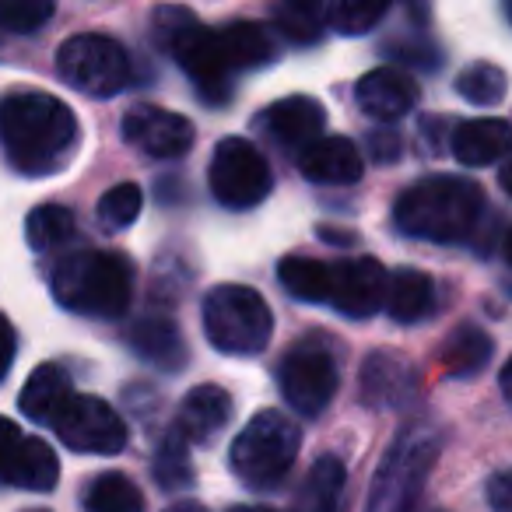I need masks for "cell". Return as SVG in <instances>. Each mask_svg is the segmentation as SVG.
Here are the masks:
<instances>
[{
    "label": "cell",
    "mask_w": 512,
    "mask_h": 512,
    "mask_svg": "<svg viewBox=\"0 0 512 512\" xmlns=\"http://www.w3.org/2000/svg\"><path fill=\"white\" fill-rule=\"evenodd\" d=\"M0 148L25 176H50L78 148V120L46 92H11L0 99Z\"/></svg>",
    "instance_id": "cell-1"
},
{
    "label": "cell",
    "mask_w": 512,
    "mask_h": 512,
    "mask_svg": "<svg viewBox=\"0 0 512 512\" xmlns=\"http://www.w3.org/2000/svg\"><path fill=\"white\" fill-rule=\"evenodd\" d=\"M484 211V193L474 179L428 176L400 193L393 221L404 235L428 242H460L474 232Z\"/></svg>",
    "instance_id": "cell-2"
},
{
    "label": "cell",
    "mask_w": 512,
    "mask_h": 512,
    "mask_svg": "<svg viewBox=\"0 0 512 512\" xmlns=\"http://www.w3.org/2000/svg\"><path fill=\"white\" fill-rule=\"evenodd\" d=\"M53 299L81 316H123L134 299V264L113 249H78L53 271Z\"/></svg>",
    "instance_id": "cell-3"
},
{
    "label": "cell",
    "mask_w": 512,
    "mask_h": 512,
    "mask_svg": "<svg viewBox=\"0 0 512 512\" xmlns=\"http://www.w3.org/2000/svg\"><path fill=\"white\" fill-rule=\"evenodd\" d=\"M151 39H155L158 50L176 57V64L186 71V78L193 81L204 102L221 106V102L232 99V74L221 64L214 32L204 29L190 8L158 4L151 11Z\"/></svg>",
    "instance_id": "cell-4"
},
{
    "label": "cell",
    "mask_w": 512,
    "mask_h": 512,
    "mask_svg": "<svg viewBox=\"0 0 512 512\" xmlns=\"http://www.w3.org/2000/svg\"><path fill=\"white\" fill-rule=\"evenodd\" d=\"M299 425L281 411H260L232 442V470L249 488H271L299 456Z\"/></svg>",
    "instance_id": "cell-5"
},
{
    "label": "cell",
    "mask_w": 512,
    "mask_h": 512,
    "mask_svg": "<svg viewBox=\"0 0 512 512\" xmlns=\"http://www.w3.org/2000/svg\"><path fill=\"white\" fill-rule=\"evenodd\" d=\"M271 306L246 285H218L204 299V334L225 355H256L271 341Z\"/></svg>",
    "instance_id": "cell-6"
},
{
    "label": "cell",
    "mask_w": 512,
    "mask_h": 512,
    "mask_svg": "<svg viewBox=\"0 0 512 512\" xmlns=\"http://www.w3.org/2000/svg\"><path fill=\"white\" fill-rule=\"evenodd\" d=\"M57 71L78 92L92 95V99H113L130 85V57L116 39L109 36H74L60 46L57 53Z\"/></svg>",
    "instance_id": "cell-7"
},
{
    "label": "cell",
    "mask_w": 512,
    "mask_h": 512,
    "mask_svg": "<svg viewBox=\"0 0 512 512\" xmlns=\"http://www.w3.org/2000/svg\"><path fill=\"white\" fill-rule=\"evenodd\" d=\"M207 179H211L214 200L232 207V211H249V207H256L274 186L271 165H267V158L260 155L246 137H225V141L214 148Z\"/></svg>",
    "instance_id": "cell-8"
},
{
    "label": "cell",
    "mask_w": 512,
    "mask_h": 512,
    "mask_svg": "<svg viewBox=\"0 0 512 512\" xmlns=\"http://www.w3.org/2000/svg\"><path fill=\"white\" fill-rule=\"evenodd\" d=\"M435 453H439V446L428 435L400 439L397 449L379 467L365 512H414V502H418L421 484H425L428 470H432Z\"/></svg>",
    "instance_id": "cell-9"
},
{
    "label": "cell",
    "mask_w": 512,
    "mask_h": 512,
    "mask_svg": "<svg viewBox=\"0 0 512 512\" xmlns=\"http://www.w3.org/2000/svg\"><path fill=\"white\" fill-rule=\"evenodd\" d=\"M281 393L285 400L302 414V418H316L327 411V404L337 393V365L327 348L316 341H302L281 362Z\"/></svg>",
    "instance_id": "cell-10"
},
{
    "label": "cell",
    "mask_w": 512,
    "mask_h": 512,
    "mask_svg": "<svg viewBox=\"0 0 512 512\" xmlns=\"http://www.w3.org/2000/svg\"><path fill=\"white\" fill-rule=\"evenodd\" d=\"M60 442L74 453L113 456L127 446V425L123 418L99 397H71L60 418L53 421Z\"/></svg>",
    "instance_id": "cell-11"
},
{
    "label": "cell",
    "mask_w": 512,
    "mask_h": 512,
    "mask_svg": "<svg viewBox=\"0 0 512 512\" xmlns=\"http://www.w3.org/2000/svg\"><path fill=\"white\" fill-rule=\"evenodd\" d=\"M123 137L148 158L176 162L193 148V123L162 106H134L123 116Z\"/></svg>",
    "instance_id": "cell-12"
},
{
    "label": "cell",
    "mask_w": 512,
    "mask_h": 512,
    "mask_svg": "<svg viewBox=\"0 0 512 512\" xmlns=\"http://www.w3.org/2000/svg\"><path fill=\"white\" fill-rule=\"evenodd\" d=\"M390 274L372 256H355L330 267V306H337L351 320H369L386 306Z\"/></svg>",
    "instance_id": "cell-13"
},
{
    "label": "cell",
    "mask_w": 512,
    "mask_h": 512,
    "mask_svg": "<svg viewBox=\"0 0 512 512\" xmlns=\"http://www.w3.org/2000/svg\"><path fill=\"white\" fill-rule=\"evenodd\" d=\"M260 127H264L267 137L278 141L281 148H309V144L323 137L327 113H323L320 102L309 99V95H288V99L274 102V106L260 116Z\"/></svg>",
    "instance_id": "cell-14"
},
{
    "label": "cell",
    "mask_w": 512,
    "mask_h": 512,
    "mask_svg": "<svg viewBox=\"0 0 512 512\" xmlns=\"http://www.w3.org/2000/svg\"><path fill=\"white\" fill-rule=\"evenodd\" d=\"M418 95H421L418 81H414L411 74L397 71V67H376V71L365 74L355 88L358 106L383 123L400 120V116L411 113V109L418 106Z\"/></svg>",
    "instance_id": "cell-15"
},
{
    "label": "cell",
    "mask_w": 512,
    "mask_h": 512,
    "mask_svg": "<svg viewBox=\"0 0 512 512\" xmlns=\"http://www.w3.org/2000/svg\"><path fill=\"white\" fill-rule=\"evenodd\" d=\"M299 169L306 179L323 186H351L362 179L365 165H362V151L348 141V137L334 134V137H320L309 148H302L299 155Z\"/></svg>",
    "instance_id": "cell-16"
},
{
    "label": "cell",
    "mask_w": 512,
    "mask_h": 512,
    "mask_svg": "<svg viewBox=\"0 0 512 512\" xmlns=\"http://www.w3.org/2000/svg\"><path fill=\"white\" fill-rule=\"evenodd\" d=\"M453 155L460 165H495L512 155V123L498 116L467 120L453 130Z\"/></svg>",
    "instance_id": "cell-17"
},
{
    "label": "cell",
    "mask_w": 512,
    "mask_h": 512,
    "mask_svg": "<svg viewBox=\"0 0 512 512\" xmlns=\"http://www.w3.org/2000/svg\"><path fill=\"white\" fill-rule=\"evenodd\" d=\"M228 418H232V397H228L221 386L204 383L183 397L176 432L183 435L186 442H207L228 425Z\"/></svg>",
    "instance_id": "cell-18"
},
{
    "label": "cell",
    "mask_w": 512,
    "mask_h": 512,
    "mask_svg": "<svg viewBox=\"0 0 512 512\" xmlns=\"http://www.w3.org/2000/svg\"><path fill=\"white\" fill-rule=\"evenodd\" d=\"M71 397H74V393H71V376H67L60 365L46 362L29 376L22 397H18V407H22L25 418L36 421V425H53Z\"/></svg>",
    "instance_id": "cell-19"
},
{
    "label": "cell",
    "mask_w": 512,
    "mask_h": 512,
    "mask_svg": "<svg viewBox=\"0 0 512 512\" xmlns=\"http://www.w3.org/2000/svg\"><path fill=\"white\" fill-rule=\"evenodd\" d=\"M214 43H218L221 64L228 67L232 78L239 71L267 67L274 57H278V53H274V39L253 22H235V25H228V29L214 32Z\"/></svg>",
    "instance_id": "cell-20"
},
{
    "label": "cell",
    "mask_w": 512,
    "mask_h": 512,
    "mask_svg": "<svg viewBox=\"0 0 512 512\" xmlns=\"http://www.w3.org/2000/svg\"><path fill=\"white\" fill-rule=\"evenodd\" d=\"M130 348L144 358L148 365L155 369H165V372H179L186 365V341L179 334V327L172 320H141L134 330H130Z\"/></svg>",
    "instance_id": "cell-21"
},
{
    "label": "cell",
    "mask_w": 512,
    "mask_h": 512,
    "mask_svg": "<svg viewBox=\"0 0 512 512\" xmlns=\"http://www.w3.org/2000/svg\"><path fill=\"white\" fill-rule=\"evenodd\" d=\"M435 306V285L425 271H414V267H400L390 274V285H386V313L397 323H418L432 313Z\"/></svg>",
    "instance_id": "cell-22"
},
{
    "label": "cell",
    "mask_w": 512,
    "mask_h": 512,
    "mask_svg": "<svg viewBox=\"0 0 512 512\" xmlns=\"http://www.w3.org/2000/svg\"><path fill=\"white\" fill-rule=\"evenodd\" d=\"M0 477L25 491H53V484H57V477H60V460H57V453H53L50 442L22 439L18 453L11 456L8 470H4Z\"/></svg>",
    "instance_id": "cell-23"
},
{
    "label": "cell",
    "mask_w": 512,
    "mask_h": 512,
    "mask_svg": "<svg viewBox=\"0 0 512 512\" xmlns=\"http://www.w3.org/2000/svg\"><path fill=\"white\" fill-rule=\"evenodd\" d=\"M344 495V463L337 456H320L295 495L292 512H337Z\"/></svg>",
    "instance_id": "cell-24"
},
{
    "label": "cell",
    "mask_w": 512,
    "mask_h": 512,
    "mask_svg": "<svg viewBox=\"0 0 512 512\" xmlns=\"http://www.w3.org/2000/svg\"><path fill=\"white\" fill-rule=\"evenodd\" d=\"M411 383H414V376L404 358L386 355V351L369 358L365 376H362V390L372 404H400V400L407 397V390H411Z\"/></svg>",
    "instance_id": "cell-25"
},
{
    "label": "cell",
    "mask_w": 512,
    "mask_h": 512,
    "mask_svg": "<svg viewBox=\"0 0 512 512\" xmlns=\"http://www.w3.org/2000/svg\"><path fill=\"white\" fill-rule=\"evenodd\" d=\"M491 348H495V344H491V337L484 334V330L463 323V327H456L453 334L446 337V344H442V369L460 379L477 376V372L488 365Z\"/></svg>",
    "instance_id": "cell-26"
},
{
    "label": "cell",
    "mask_w": 512,
    "mask_h": 512,
    "mask_svg": "<svg viewBox=\"0 0 512 512\" xmlns=\"http://www.w3.org/2000/svg\"><path fill=\"white\" fill-rule=\"evenodd\" d=\"M278 278L288 295L302 302H330V264H320L313 256H285Z\"/></svg>",
    "instance_id": "cell-27"
},
{
    "label": "cell",
    "mask_w": 512,
    "mask_h": 512,
    "mask_svg": "<svg viewBox=\"0 0 512 512\" xmlns=\"http://www.w3.org/2000/svg\"><path fill=\"white\" fill-rule=\"evenodd\" d=\"M88 512H144V495L127 474H99L85 495Z\"/></svg>",
    "instance_id": "cell-28"
},
{
    "label": "cell",
    "mask_w": 512,
    "mask_h": 512,
    "mask_svg": "<svg viewBox=\"0 0 512 512\" xmlns=\"http://www.w3.org/2000/svg\"><path fill=\"white\" fill-rule=\"evenodd\" d=\"M25 239L36 253H50L74 239V214L60 204H43L25 221Z\"/></svg>",
    "instance_id": "cell-29"
},
{
    "label": "cell",
    "mask_w": 512,
    "mask_h": 512,
    "mask_svg": "<svg viewBox=\"0 0 512 512\" xmlns=\"http://www.w3.org/2000/svg\"><path fill=\"white\" fill-rule=\"evenodd\" d=\"M456 92H460V99H467L470 106H498V102L505 99V92H509V78H505L502 67L488 64V60H477V64L460 71Z\"/></svg>",
    "instance_id": "cell-30"
},
{
    "label": "cell",
    "mask_w": 512,
    "mask_h": 512,
    "mask_svg": "<svg viewBox=\"0 0 512 512\" xmlns=\"http://www.w3.org/2000/svg\"><path fill=\"white\" fill-rule=\"evenodd\" d=\"M393 0H334L330 4V25L341 36H362V32L376 29L379 18L390 11Z\"/></svg>",
    "instance_id": "cell-31"
},
{
    "label": "cell",
    "mask_w": 512,
    "mask_h": 512,
    "mask_svg": "<svg viewBox=\"0 0 512 512\" xmlns=\"http://www.w3.org/2000/svg\"><path fill=\"white\" fill-rule=\"evenodd\" d=\"M141 207H144L141 186H137V183H120V186H113L109 193H102L95 214H99L102 228H109V232H123V228H130L137 221Z\"/></svg>",
    "instance_id": "cell-32"
},
{
    "label": "cell",
    "mask_w": 512,
    "mask_h": 512,
    "mask_svg": "<svg viewBox=\"0 0 512 512\" xmlns=\"http://www.w3.org/2000/svg\"><path fill=\"white\" fill-rule=\"evenodd\" d=\"M57 11V0H0V29L39 32Z\"/></svg>",
    "instance_id": "cell-33"
},
{
    "label": "cell",
    "mask_w": 512,
    "mask_h": 512,
    "mask_svg": "<svg viewBox=\"0 0 512 512\" xmlns=\"http://www.w3.org/2000/svg\"><path fill=\"white\" fill-rule=\"evenodd\" d=\"M190 477L193 470L190 460H186V439L179 432H172L155 453V481L162 488H183V484H190Z\"/></svg>",
    "instance_id": "cell-34"
},
{
    "label": "cell",
    "mask_w": 512,
    "mask_h": 512,
    "mask_svg": "<svg viewBox=\"0 0 512 512\" xmlns=\"http://www.w3.org/2000/svg\"><path fill=\"white\" fill-rule=\"evenodd\" d=\"M281 32H288L295 43H316L320 39V22L313 15H299V11L285 8L281 11Z\"/></svg>",
    "instance_id": "cell-35"
},
{
    "label": "cell",
    "mask_w": 512,
    "mask_h": 512,
    "mask_svg": "<svg viewBox=\"0 0 512 512\" xmlns=\"http://www.w3.org/2000/svg\"><path fill=\"white\" fill-rule=\"evenodd\" d=\"M369 155L383 165L397 162L400 158V134L397 130H376V134H369Z\"/></svg>",
    "instance_id": "cell-36"
},
{
    "label": "cell",
    "mask_w": 512,
    "mask_h": 512,
    "mask_svg": "<svg viewBox=\"0 0 512 512\" xmlns=\"http://www.w3.org/2000/svg\"><path fill=\"white\" fill-rule=\"evenodd\" d=\"M488 502L495 512H512V467L498 470L488 481Z\"/></svg>",
    "instance_id": "cell-37"
},
{
    "label": "cell",
    "mask_w": 512,
    "mask_h": 512,
    "mask_svg": "<svg viewBox=\"0 0 512 512\" xmlns=\"http://www.w3.org/2000/svg\"><path fill=\"white\" fill-rule=\"evenodd\" d=\"M18 446H22V432H18V425L8 418H0V474L8 470V463H11V456L18 453Z\"/></svg>",
    "instance_id": "cell-38"
},
{
    "label": "cell",
    "mask_w": 512,
    "mask_h": 512,
    "mask_svg": "<svg viewBox=\"0 0 512 512\" xmlns=\"http://www.w3.org/2000/svg\"><path fill=\"white\" fill-rule=\"evenodd\" d=\"M15 351H18V334H15V327L8 323V316H0V379L11 372Z\"/></svg>",
    "instance_id": "cell-39"
},
{
    "label": "cell",
    "mask_w": 512,
    "mask_h": 512,
    "mask_svg": "<svg viewBox=\"0 0 512 512\" xmlns=\"http://www.w3.org/2000/svg\"><path fill=\"white\" fill-rule=\"evenodd\" d=\"M327 4V0H285V8L299 11V15H320V8Z\"/></svg>",
    "instance_id": "cell-40"
},
{
    "label": "cell",
    "mask_w": 512,
    "mask_h": 512,
    "mask_svg": "<svg viewBox=\"0 0 512 512\" xmlns=\"http://www.w3.org/2000/svg\"><path fill=\"white\" fill-rule=\"evenodd\" d=\"M498 383H502V393H505V400L512 404V358L502 365V376H498Z\"/></svg>",
    "instance_id": "cell-41"
},
{
    "label": "cell",
    "mask_w": 512,
    "mask_h": 512,
    "mask_svg": "<svg viewBox=\"0 0 512 512\" xmlns=\"http://www.w3.org/2000/svg\"><path fill=\"white\" fill-rule=\"evenodd\" d=\"M498 183H502V190L512 197V155L505 158V165H502V169H498Z\"/></svg>",
    "instance_id": "cell-42"
},
{
    "label": "cell",
    "mask_w": 512,
    "mask_h": 512,
    "mask_svg": "<svg viewBox=\"0 0 512 512\" xmlns=\"http://www.w3.org/2000/svg\"><path fill=\"white\" fill-rule=\"evenodd\" d=\"M165 512H207L204 505H193V502H176L172 509H165Z\"/></svg>",
    "instance_id": "cell-43"
},
{
    "label": "cell",
    "mask_w": 512,
    "mask_h": 512,
    "mask_svg": "<svg viewBox=\"0 0 512 512\" xmlns=\"http://www.w3.org/2000/svg\"><path fill=\"white\" fill-rule=\"evenodd\" d=\"M505 260H509V264H512V232L505 235Z\"/></svg>",
    "instance_id": "cell-44"
},
{
    "label": "cell",
    "mask_w": 512,
    "mask_h": 512,
    "mask_svg": "<svg viewBox=\"0 0 512 512\" xmlns=\"http://www.w3.org/2000/svg\"><path fill=\"white\" fill-rule=\"evenodd\" d=\"M232 512H274V509H232Z\"/></svg>",
    "instance_id": "cell-45"
},
{
    "label": "cell",
    "mask_w": 512,
    "mask_h": 512,
    "mask_svg": "<svg viewBox=\"0 0 512 512\" xmlns=\"http://www.w3.org/2000/svg\"><path fill=\"white\" fill-rule=\"evenodd\" d=\"M32 512H46V509H32Z\"/></svg>",
    "instance_id": "cell-46"
}]
</instances>
